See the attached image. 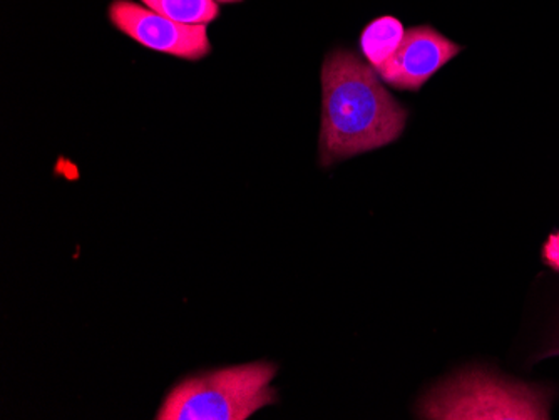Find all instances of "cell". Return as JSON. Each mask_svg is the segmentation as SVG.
Returning <instances> with one entry per match:
<instances>
[{
    "label": "cell",
    "instance_id": "5b68a950",
    "mask_svg": "<svg viewBox=\"0 0 559 420\" xmlns=\"http://www.w3.org/2000/svg\"><path fill=\"white\" fill-rule=\"evenodd\" d=\"M461 51L463 46L429 24L411 27L397 55L380 69L379 76L394 89L417 93Z\"/></svg>",
    "mask_w": 559,
    "mask_h": 420
},
{
    "label": "cell",
    "instance_id": "6da1fadb",
    "mask_svg": "<svg viewBox=\"0 0 559 420\" xmlns=\"http://www.w3.org/2000/svg\"><path fill=\"white\" fill-rule=\"evenodd\" d=\"M409 112L385 89L379 72L352 51L337 49L322 65L320 165L394 143L404 133Z\"/></svg>",
    "mask_w": 559,
    "mask_h": 420
},
{
    "label": "cell",
    "instance_id": "3957f363",
    "mask_svg": "<svg viewBox=\"0 0 559 420\" xmlns=\"http://www.w3.org/2000/svg\"><path fill=\"white\" fill-rule=\"evenodd\" d=\"M545 395L488 375L466 374L438 388L423 404L424 419H548Z\"/></svg>",
    "mask_w": 559,
    "mask_h": 420
},
{
    "label": "cell",
    "instance_id": "8992f818",
    "mask_svg": "<svg viewBox=\"0 0 559 420\" xmlns=\"http://www.w3.org/2000/svg\"><path fill=\"white\" fill-rule=\"evenodd\" d=\"M404 24L394 15H382L367 24L360 36V51L377 72L384 68L404 43Z\"/></svg>",
    "mask_w": 559,
    "mask_h": 420
},
{
    "label": "cell",
    "instance_id": "ba28073f",
    "mask_svg": "<svg viewBox=\"0 0 559 420\" xmlns=\"http://www.w3.org/2000/svg\"><path fill=\"white\" fill-rule=\"evenodd\" d=\"M542 260L549 269L559 274V231L546 238L542 249Z\"/></svg>",
    "mask_w": 559,
    "mask_h": 420
},
{
    "label": "cell",
    "instance_id": "277c9868",
    "mask_svg": "<svg viewBox=\"0 0 559 420\" xmlns=\"http://www.w3.org/2000/svg\"><path fill=\"white\" fill-rule=\"evenodd\" d=\"M112 26L151 51L185 61H200L212 52L206 26L171 21L131 0H115L109 8Z\"/></svg>",
    "mask_w": 559,
    "mask_h": 420
},
{
    "label": "cell",
    "instance_id": "52a82bcc",
    "mask_svg": "<svg viewBox=\"0 0 559 420\" xmlns=\"http://www.w3.org/2000/svg\"><path fill=\"white\" fill-rule=\"evenodd\" d=\"M147 9L191 26H206L218 17L216 0H141Z\"/></svg>",
    "mask_w": 559,
    "mask_h": 420
},
{
    "label": "cell",
    "instance_id": "9c48e42d",
    "mask_svg": "<svg viewBox=\"0 0 559 420\" xmlns=\"http://www.w3.org/2000/svg\"><path fill=\"white\" fill-rule=\"evenodd\" d=\"M552 356H559V344L556 345V347H552V349H549L548 352L543 353L539 359H545V357H552Z\"/></svg>",
    "mask_w": 559,
    "mask_h": 420
},
{
    "label": "cell",
    "instance_id": "7a4b0ae2",
    "mask_svg": "<svg viewBox=\"0 0 559 420\" xmlns=\"http://www.w3.org/2000/svg\"><path fill=\"white\" fill-rule=\"evenodd\" d=\"M276 370L275 363L253 362L185 379L168 392L156 419L247 420L275 403L270 382Z\"/></svg>",
    "mask_w": 559,
    "mask_h": 420
},
{
    "label": "cell",
    "instance_id": "30bf717a",
    "mask_svg": "<svg viewBox=\"0 0 559 420\" xmlns=\"http://www.w3.org/2000/svg\"><path fill=\"white\" fill-rule=\"evenodd\" d=\"M216 2H223V4H237V2H243V0H216Z\"/></svg>",
    "mask_w": 559,
    "mask_h": 420
}]
</instances>
